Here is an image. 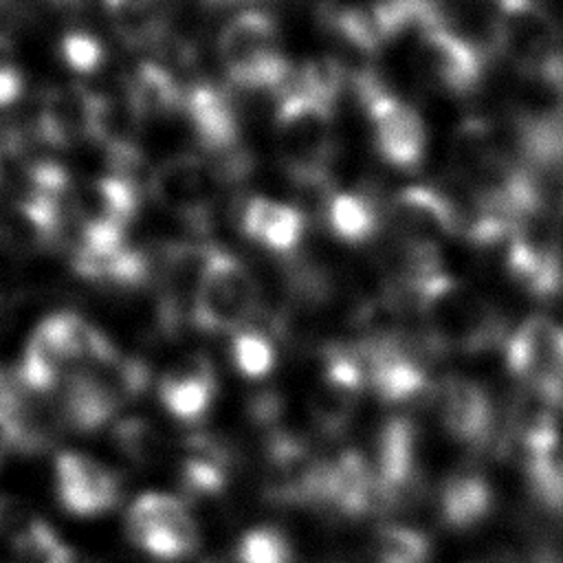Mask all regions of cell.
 <instances>
[{
    "mask_svg": "<svg viewBox=\"0 0 563 563\" xmlns=\"http://www.w3.org/2000/svg\"><path fill=\"white\" fill-rule=\"evenodd\" d=\"M411 292L433 350L477 352L495 345L504 334V319L497 308L440 271L422 279Z\"/></svg>",
    "mask_w": 563,
    "mask_h": 563,
    "instance_id": "obj_1",
    "label": "cell"
},
{
    "mask_svg": "<svg viewBox=\"0 0 563 563\" xmlns=\"http://www.w3.org/2000/svg\"><path fill=\"white\" fill-rule=\"evenodd\" d=\"M112 350V341L81 314L55 312L33 328L15 376L31 394L59 391L77 369Z\"/></svg>",
    "mask_w": 563,
    "mask_h": 563,
    "instance_id": "obj_2",
    "label": "cell"
},
{
    "mask_svg": "<svg viewBox=\"0 0 563 563\" xmlns=\"http://www.w3.org/2000/svg\"><path fill=\"white\" fill-rule=\"evenodd\" d=\"M150 378L143 358L114 347L66 380L59 389V420L79 433H95L110 424L121 407L145 394Z\"/></svg>",
    "mask_w": 563,
    "mask_h": 563,
    "instance_id": "obj_3",
    "label": "cell"
},
{
    "mask_svg": "<svg viewBox=\"0 0 563 563\" xmlns=\"http://www.w3.org/2000/svg\"><path fill=\"white\" fill-rule=\"evenodd\" d=\"M275 150L282 169L295 185L328 191V167L334 152L330 106L292 86L286 88L275 110Z\"/></svg>",
    "mask_w": 563,
    "mask_h": 563,
    "instance_id": "obj_4",
    "label": "cell"
},
{
    "mask_svg": "<svg viewBox=\"0 0 563 563\" xmlns=\"http://www.w3.org/2000/svg\"><path fill=\"white\" fill-rule=\"evenodd\" d=\"M493 2V48L526 79L563 90V31L532 0Z\"/></svg>",
    "mask_w": 563,
    "mask_h": 563,
    "instance_id": "obj_5",
    "label": "cell"
},
{
    "mask_svg": "<svg viewBox=\"0 0 563 563\" xmlns=\"http://www.w3.org/2000/svg\"><path fill=\"white\" fill-rule=\"evenodd\" d=\"M218 59L231 86L242 90H271L282 95L288 88V62L277 48L273 20L257 11H240L218 35Z\"/></svg>",
    "mask_w": 563,
    "mask_h": 563,
    "instance_id": "obj_6",
    "label": "cell"
},
{
    "mask_svg": "<svg viewBox=\"0 0 563 563\" xmlns=\"http://www.w3.org/2000/svg\"><path fill=\"white\" fill-rule=\"evenodd\" d=\"M257 301L260 290L244 262L213 246L194 297L191 325L207 334H235L246 328Z\"/></svg>",
    "mask_w": 563,
    "mask_h": 563,
    "instance_id": "obj_7",
    "label": "cell"
},
{
    "mask_svg": "<svg viewBox=\"0 0 563 563\" xmlns=\"http://www.w3.org/2000/svg\"><path fill=\"white\" fill-rule=\"evenodd\" d=\"M506 271L532 297L550 299L563 286L559 218L545 205L523 213L510 229L504 249Z\"/></svg>",
    "mask_w": 563,
    "mask_h": 563,
    "instance_id": "obj_8",
    "label": "cell"
},
{
    "mask_svg": "<svg viewBox=\"0 0 563 563\" xmlns=\"http://www.w3.org/2000/svg\"><path fill=\"white\" fill-rule=\"evenodd\" d=\"M125 534L147 556L176 563L196 554L200 530L187 504L169 493H143L125 512Z\"/></svg>",
    "mask_w": 563,
    "mask_h": 563,
    "instance_id": "obj_9",
    "label": "cell"
},
{
    "mask_svg": "<svg viewBox=\"0 0 563 563\" xmlns=\"http://www.w3.org/2000/svg\"><path fill=\"white\" fill-rule=\"evenodd\" d=\"M220 185L222 178L211 161L189 152L165 158L150 176V194L156 205L194 229H205L211 222Z\"/></svg>",
    "mask_w": 563,
    "mask_h": 563,
    "instance_id": "obj_10",
    "label": "cell"
},
{
    "mask_svg": "<svg viewBox=\"0 0 563 563\" xmlns=\"http://www.w3.org/2000/svg\"><path fill=\"white\" fill-rule=\"evenodd\" d=\"M350 81L372 123L374 145L380 158L400 169L416 167L424 145L418 114L400 99L389 95L372 70L361 73Z\"/></svg>",
    "mask_w": 563,
    "mask_h": 563,
    "instance_id": "obj_11",
    "label": "cell"
},
{
    "mask_svg": "<svg viewBox=\"0 0 563 563\" xmlns=\"http://www.w3.org/2000/svg\"><path fill=\"white\" fill-rule=\"evenodd\" d=\"M413 59L427 86L453 95L473 90L484 68V51L444 22H431L416 31Z\"/></svg>",
    "mask_w": 563,
    "mask_h": 563,
    "instance_id": "obj_12",
    "label": "cell"
},
{
    "mask_svg": "<svg viewBox=\"0 0 563 563\" xmlns=\"http://www.w3.org/2000/svg\"><path fill=\"white\" fill-rule=\"evenodd\" d=\"M508 369L530 389L552 398L563 385V325L550 317H528L506 343Z\"/></svg>",
    "mask_w": 563,
    "mask_h": 563,
    "instance_id": "obj_13",
    "label": "cell"
},
{
    "mask_svg": "<svg viewBox=\"0 0 563 563\" xmlns=\"http://www.w3.org/2000/svg\"><path fill=\"white\" fill-rule=\"evenodd\" d=\"M211 244L176 242L165 246L154 268L158 284V325L163 334L174 336L191 325V306L211 253Z\"/></svg>",
    "mask_w": 563,
    "mask_h": 563,
    "instance_id": "obj_14",
    "label": "cell"
},
{
    "mask_svg": "<svg viewBox=\"0 0 563 563\" xmlns=\"http://www.w3.org/2000/svg\"><path fill=\"white\" fill-rule=\"evenodd\" d=\"M55 495L75 517H99L121 499V477L108 464L79 451H62L53 464Z\"/></svg>",
    "mask_w": 563,
    "mask_h": 563,
    "instance_id": "obj_15",
    "label": "cell"
},
{
    "mask_svg": "<svg viewBox=\"0 0 563 563\" xmlns=\"http://www.w3.org/2000/svg\"><path fill=\"white\" fill-rule=\"evenodd\" d=\"M385 220L398 244L435 246L460 227L455 207L431 187H405L391 196Z\"/></svg>",
    "mask_w": 563,
    "mask_h": 563,
    "instance_id": "obj_16",
    "label": "cell"
},
{
    "mask_svg": "<svg viewBox=\"0 0 563 563\" xmlns=\"http://www.w3.org/2000/svg\"><path fill=\"white\" fill-rule=\"evenodd\" d=\"M101 112V95L81 84L51 88L37 110V134L55 147H73L95 141Z\"/></svg>",
    "mask_w": 563,
    "mask_h": 563,
    "instance_id": "obj_17",
    "label": "cell"
},
{
    "mask_svg": "<svg viewBox=\"0 0 563 563\" xmlns=\"http://www.w3.org/2000/svg\"><path fill=\"white\" fill-rule=\"evenodd\" d=\"M139 205V187L132 176L123 172L97 176L70 198L73 220L77 222L79 233H125Z\"/></svg>",
    "mask_w": 563,
    "mask_h": 563,
    "instance_id": "obj_18",
    "label": "cell"
},
{
    "mask_svg": "<svg viewBox=\"0 0 563 563\" xmlns=\"http://www.w3.org/2000/svg\"><path fill=\"white\" fill-rule=\"evenodd\" d=\"M218 378L211 358L202 352H187L165 367L158 378L163 409L183 424H198L213 407Z\"/></svg>",
    "mask_w": 563,
    "mask_h": 563,
    "instance_id": "obj_19",
    "label": "cell"
},
{
    "mask_svg": "<svg viewBox=\"0 0 563 563\" xmlns=\"http://www.w3.org/2000/svg\"><path fill=\"white\" fill-rule=\"evenodd\" d=\"M64 209L40 196H18L0 209V251L24 255L53 246L64 231Z\"/></svg>",
    "mask_w": 563,
    "mask_h": 563,
    "instance_id": "obj_20",
    "label": "cell"
},
{
    "mask_svg": "<svg viewBox=\"0 0 563 563\" xmlns=\"http://www.w3.org/2000/svg\"><path fill=\"white\" fill-rule=\"evenodd\" d=\"M183 112L196 141L211 154V158L227 156L242 147L235 108L227 90L209 81H196L185 88Z\"/></svg>",
    "mask_w": 563,
    "mask_h": 563,
    "instance_id": "obj_21",
    "label": "cell"
},
{
    "mask_svg": "<svg viewBox=\"0 0 563 563\" xmlns=\"http://www.w3.org/2000/svg\"><path fill=\"white\" fill-rule=\"evenodd\" d=\"M440 418L449 433L466 444H484L493 431V407L471 378L449 376L435 391Z\"/></svg>",
    "mask_w": 563,
    "mask_h": 563,
    "instance_id": "obj_22",
    "label": "cell"
},
{
    "mask_svg": "<svg viewBox=\"0 0 563 563\" xmlns=\"http://www.w3.org/2000/svg\"><path fill=\"white\" fill-rule=\"evenodd\" d=\"M238 222L240 231L251 242L273 253L288 255L299 242L303 216L290 205L253 196L242 205Z\"/></svg>",
    "mask_w": 563,
    "mask_h": 563,
    "instance_id": "obj_23",
    "label": "cell"
},
{
    "mask_svg": "<svg viewBox=\"0 0 563 563\" xmlns=\"http://www.w3.org/2000/svg\"><path fill=\"white\" fill-rule=\"evenodd\" d=\"M178 0H103L114 33L132 48L156 44L169 29Z\"/></svg>",
    "mask_w": 563,
    "mask_h": 563,
    "instance_id": "obj_24",
    "label": "cell"
},
{
    "mask_svg": "<svg viewBox=\"0 0 563 563\" xmlns=\"http://www.w3.org/2000/svg\"><path fill=\"white\" fill-rule=\"evenodd\" d=\"M125 99L139 119L169 117L183 110L185 88L178 77L158 62H143L125 81Z\"/></svg>",
    "mask_w": 563,
    "mask_h": 563,
    "instance_id": "obj_25",
    "label": "cell"
},
{
    "mask_svg": "<svg viewBox=\"0 0 563 563\" xmlns=\"http://www.w3.org/2000/svg\"><path fill=\"white\" fill-rule=\"evenodd\" d=\"M493 508V493L477 473H455L446 479L440 495V512L449 528L468 530Z\"/></svg>",
    "mask_w": 563,
    "mask_h": 563,
    "instance_id": "obj_26",
    "label": "cell"
},
{
    "mask_svg": "<svg viewBox=\"0 0 563 563\" xmlns=\"http://www.w3.org/2000/svg\"><path fill=\"white\" fill-rule=\"evenodd\" d=\"M323 222L334 238L347 244L369 240L378 227L374 202L363 194L332 191L323 200Z\"/></svg>",
    "mask_w": 563,
    "mask_h": 563,
    "instance_id": "obj_27",
    "label": "cell"
},
{
    "mask_svg": "<svg viewBox=\"0 0 563 563\" xmlns=\"http://www.w3.org/2000/svg\"><path fill=\"white\" fill-rule=\"evenodd\" d=\"M112 444L134 466L145 468L156 464L167 449L163 431L143 416H128L114 422Z\"/></svg>",
    "mask_w": 563,
    "mask_h": 563,
    "instance_id": "obj_28",
    "label": "cell"
},
{
    "mask_svg": "<svg viewBox=\"0 0 563 563\" xmlns=\"http://www.w3.org/2000/svg\"><path fill=\"white\" fill-rule=\"evenodd\" d=\"M374 563H429V539L409 526L389 523L383 526L372 541Z\"/></svg>",
    "mask_w": 563,
    "mask_h": 563,
    "instance_id": "obj_29",
    "label": "cell"
},
{
    "mask_svg": "<svg viewBox=\"0 0 563 563\" xmlns=\"http://www.w3.org/2000/svg\"><path fill=\"white\" fill-rule=\"evenodd\" d=\"M292 545L288 537L273 526L249 528L235 543V563H292Z\"/></svg>",
    "mask_w": 563,
    "mask_h": 563,
    "instance_id": "obj_30",
    "label": "cell"
},
{
    "mask_svg": "<svg viewBox=\"0 0 563 563\" xmlns=\"http://www.w3.org/2000/svg\"><path fill=\"white\" fill-rule=\"evenodd\" d=\"M343 75H345L343 66L332 55L312 57L297 70L292 88L306 92L308 97L325 106H332L334 99L339 97Z\"/></svg>",
    "mask_w": 563,
    "mask_h": 563,
    "instance_id": "obj_31",
    "label": "cell"
},
{
    "mask_svg": "<svg viewBox=\"0 0 563 563\" xmlns=\"http://www.w3.org/2000/svg\"><path fill=\"white\" fill-rule=\"evenodd\" d=\"M231 361L242 376L262 378L273 369L275 350L266 334L244 328L233 334Z\"/></svg>",
    "mask_w": 563,
    "mask_h": 563,
    "instance_id": "obj_32",
    "label": "cell"
},
{
    "mask_svg": "<svg viewBox=\"0 0 563 563\" xmlns=\"http://www.w3.org/2000/svg\"><path fill=\"white\" fill-rule=\"evenodd\" d=\"M59 53L66 66L79 75H88L99 70V66L106 59L103 44L99 37L86 31H70L59 42Z\"/></svg>",
    "mask_w": 563,
    "mask_h": 563,
    "instance_id": "obj_33",
    "label": "cell"
},
{
    "mask_svg": "<svg viewBox=\"0 0 563 563\" xmlns=\"http://www.w3.org/2000/svg\"><path fill=\"white\" fill-rule=\"evenodd\" d=\"M24 90V75L15 62V51L11 40L0 33V108L13 106Z\"/></svg>",
    "mask_w": 563,
    "mask_h": 563,
    "instance_id": "obj_34",
    "label": "cell"
},
{
    "mask_svg": "<svg viewBox=\"0 0 563 563\" xmlns=\"http://www.w3.org/2000/svg\"><path fill=\"white\" fill-rule=\"evenodd\" d=\"M51 563H97V561H92V559H88V556H81V554H77L70 545H66Z\"/></svg>",
    "mask_w": 563,
    "mask_h": 563,
    "instance_id": "obj_35",
    "label": "cell"
},
{
    "mask_svg": "<svg viewBox=\"0 0 563 563\" xmlns=\"http://www.w3.org/2000/svg\"><path fill=\"white\" fill-rule=\"evenodd\" d=\"M55 7H62V9H81L86 7L90 0H51Z\"/></svg>",
    "mask_w": 563,
    "mask_h": 563,
    "instance_id": "obj_36",
    "label": "cell"
},
{
    "mask_svg": "<svg viewBox=\"0 0 563 563\" xmlns=\"http://www.w3.org/2000/svg\"><path fill=\"white\" fill-rule=\"evenodd\" d=\"M238 2H244V0H202V4L207 7H231V4H238Z\"/></svg>",
    "mask_w": 563,
    "mask_h": 563,
    "instance_id": "obj_37",
    "label": "cell"
},
{
    "mask_svg": "<svg viewBox=\"0 0 563 563\" xmlns=\"http://www.w3.org/2000/svg\"><path fill=\"white\" fill-rule=\"evenodd\" d=\"M559 218V235H561V251H563V198H561V209L556 211Z\"/></svg>",
    "mask_w": 563,
    "mask_h": 563,
    "instance_id": "obj_38",
    "label": "cell"
},
{
    "mask_svg": "<svg viewBox=\"0 0 563 563\" xmlns=\"http://www.w3.org/2000/svg\"><path fill=\"white\" fill-rule=\"evenodd\" d=\"M2 455H4V446H2V442H0V462H2Z\"/></svg>",
    "mask_w": 563,
    "mask_h": 563,
    "instance_id": "obj_39",
    "label": "cell"
}]
</instances>
